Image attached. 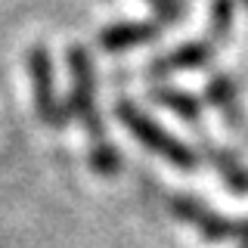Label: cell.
<instances>
[{
    "mask_svg": "<svg viewBox=\"0 0 248 248\" xmlns=\"http://www.w3.org/2000/svg\"><path fill=\"white\" fill-rule=\"evenodd\" d=\"M242 6H245V13H248V0H242Z\"/></svg>",
    "mask_w": 248,
    "mask_h": 248,
    "instance_id": "13",
    "label": "cell"
},
{
    "mask_svg": "<svg viewBox=\"0 0 248 248\" xmlns=\"http://www.w3.org/2000/svg\"><path fill=\"white\" fill-rule=\"evenodd\" d=\"M149 10L155 13V19L161 22L165 28H177L186 19V3L183 0H146Z\"/></svg>",
    "mask_w": 248,
    "mask_h": 248,
    "instance_id": "11",
    "label": "cell"
},
{
    "mask_svg": "<svg viewBox=\"0 0 248 248\" xmlns=\"http://www.w3.org/2000/svg\"><path fill=\"white\" fill-rule=\"evenodd\" d=\"M208 25H211V41L217 46H227L232 41V28H236V0H211Z\"/></svg>",
    "mask_w": 248,
    "mask_h": 248,
    "instance_id": "10",
    "label": "cell"
},
{
    "mask_svg": "<svg viewBox=\"0 0 248 248\" xmlns=\"http://www.w3.org/2000/svg\"><path fill=\"white\" fill-rule=\"evenodd\" d=\"M112 108H115V118H118V124L137 140L140 146H143L146 152H152L155 158L168 161L170 168L183 170V174H192V170H199V161H202L199 152L192 149L186 140H180L177 134H170L165 124L155 118V115L146 112V108L140 106L134 96H127V93H118Z\"/></svg>",
    "mask_w": 248,
    "mask_h": 248,
    "instance_id": "2",
    "label": "cell"
},
{
    "mask_svg": "<svg viewBox=\"0 0 248 248\" xmlns=\"http://www.w3.org/2000/svg\"><path fill=\"white\" fill-rule=\"evenodd\" d=\"M168 211L177 217L180 223H186L189 230H196L205 242H227V239L239 236L242 220H232V217L214 211L208 202H202L192 192H174L168 196Z\"/></svg>",
    "mask_w": 248,
    "mask_h": 248,
    "instance_id": "4",
    "label": "cell"
},
{
    "mask_svg": "<svg viewBox=\"0 0 248 248\" xmlns=\"http://www.w3.org/2000/svg\"><path fill=\"white\" fill-rule=\"evenodd\" d=\"M205 106H211L217 115L223 118L230 130L242 134V124H245V108H242V96H239V84L232 81L230 72H220L214 68L211 75L205 78Z\"/></svg>",
    "mask_w": 248,
    "mask_h": 248,
    "instance_id": "8",
    "label": "cell"
},
{
    "mask_svg": "<svg viewBox=\"0 0 248 248\" xmlns=\"http://www.w3.org/2000/svg\"><path fill=\"white\" fill-rule=\"evenodd\" d=\"M146 93L155 106L168 108L170 115H177L183 124H189L192 130L205 127V99H199L196 93L183 90V87H174V84H165V81H149L146 84Z\"/></svg>",
    "mask_w": 248,
    "mask_h": 248,
    "instance_id": "9",
    "label": "cell"
},
{
    "mask_svg": "<svg viewBox=\"0 0 248 248\" xmlns=\"http://www.w3.org/2000/svg\"><path fill=\"white\" fill-rule=\"evenodd\" d=\"M236 242H239V248H248V217L242 220V227H239V236H236Z\"/></svg>",
    "mask_w": 248,
    "mask_h": 248,
    "instance_id": "12",
    "label": "cell"
},
{
    "mask_svg": "<svg viewBox=\"0 0 248 248\" xmlns=\"http://www.w3.org/2000/svg\"><path fill=\"white\" fill-rule=\"evenodd\" d=\"M165 34V25L158 19H124L96 31V46L108 56H121V53L134 50L143 44H155Z\"/></svg>",
    "mask_w": 248,
    "mask_h": 248,
    "instance_id": "6",
    "label": "cell"
},
{
    "mask_svg": "<svg viewBox=\"0 0 248 248\" xmlns=\"http://www.w3.org/2000/svg\"><path fill=\"white\" fill-rule=\"evenodd\" d=\"M214 59H217V44L211 37H205V41H186V44H177L174 50H165L158 56H152L146 62V75H149V81H165V78L180 75V72L211 68Z\"/></svg>",
    "mask_w": 248,
    "mask_h": 248,
    "instance_id": "5",
    "label": "cell"
},
{
    "mask_svg": "<svg viewBox=\"0 0 248 248\" xmlns=\"http://www.w3.org/2000/svg\"><path fill=\"white\" fill-rule=\"evenodd\" d=\"M65 65H68V115H75L84 134H87L90 170L103 180H115L121 174V155L106 134L103 112H99V99H96V75H93V59L87 46L68 44Z\"/></svg>",
    "mask_w": 248,
    "mask_h": 248,
    "instance_id": "1",
    "label": "cell"
},
{
    "mask_svg": "<svg viewBox=\"0 0 248 248\" xmlns=\"http://www.w3.org/2000/svg\"><path fill=\"white\" fill-rule=\"evenodd\" d=\"M196 134H199L202 155H205V161L214 168V174L220 177V183L227 186L230 192H236V196H248V165L227 143H217V140L208 137L205 127H199Z\"/></svg>",
    "mask_w": 248,
    "mask_h": 248,
    "instance_id": "7",
    "label": "cell"
},
{
    "mask_svg": "<svg viewBox=\"0 0 248 248\" xmlns=\"http://www.w3.org/2000/svg\"><path fill=\"white\" fill-rule=\"evenodd\" d=\"M25 68L31 78V96H34V115L46 130L68 127V106L59 99L56 90V65L46 44H31L25 53Z\"/></svg>",
    "mask_w": 248,
    "mask_h": 248,
    "instance_id": "3",
    "label": "cell"
}]
</instances>
